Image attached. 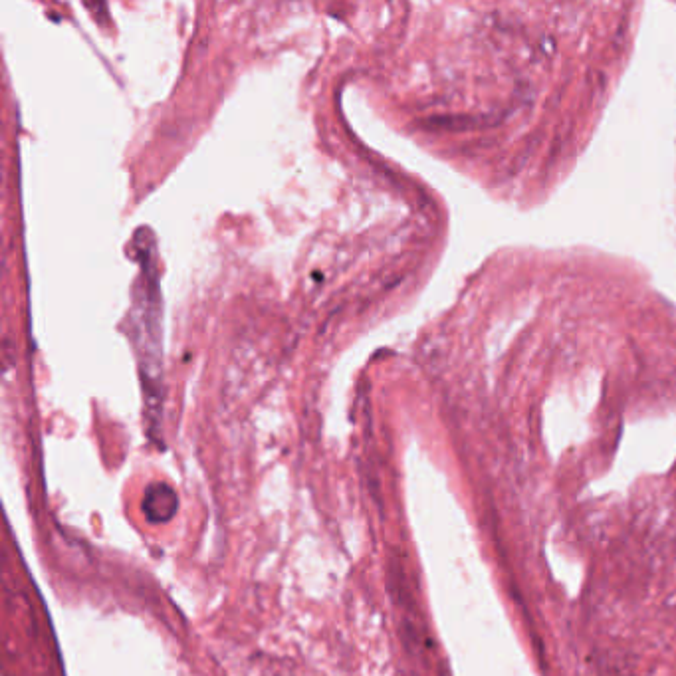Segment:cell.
I'll use <instances>...</instances> for the list:
<instances>
[{
	"label": "cell",
	"instance_id": "cell-1",
	"mask_svg": "<svg viewBox=\"0 0 676 676\" xmlns=\"http://www.w3.org/2000/svg\"><path fill=\"white\" fill-rule=\"evenodd\" d=\"M153 234L147 228L137 230L135 244L139 246L141 276L135 286L137 298L133 314H137L135 334L139 336L137 351L141 363V377L147 395V409H161V349H159V290H157V272H155V244Z\"/></svg>",
	"mask_w": 676,
	"mask_h": 676
},
{
	"label": "cell",
	"instance_id": "cell-2",
	"mask_svg": "<svg viewBox=\"0 0 676 676\" xmlns=\"http://www.w3.org/2000/svg\"><path fill=\"white\" fill-rule=\"evenodd\" d=\"M143 510L151 522H169L177 512V494L167 484H155L145 492Z\"/></svg>",
	"mask_w": 676,
	"mask_h": 676
}]
</instances>
